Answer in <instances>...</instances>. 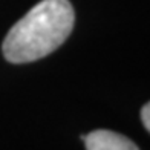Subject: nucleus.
I'll return each mask as SVG.
<instances>
[{"mask_svg":"<svg viewBox=\"0 0 150 150\" xmlns=\"http://www.w3.org/2000/svg\"><path fill=\"white\" fill-rule=\"evenodd\" d=\"M74 23L75 12L69 0H42L6 34L3 55L16 64L43 58L66 42Z\"/></svg>","mask_w":150,"mask_h":150,"instance_id":"f257e3e1","label":"nucleus"},{"mask_svg":"<svg viewBox=\"0 0 150 150\" xmlns=\"http://www.w3.org/2000/svg\"><path fill=\"white\" fill-rule=\"evenodd\" d=\"M141 120H142V124H144V127L150 132V101H149L144 107H142V110H141Z\"/></svg>","mask_w":150,"mask_h":150,"instance_id":"7ed1b4c3","label":"nucleus"},{"mask_svg":"<svg viewBox=\"0 0 150 150\" xmlns=\"http://www.w3.org/2000/svg\"><path fill=\"white\" fill-rule=\"evenodd\" d=\"M81 139L86 142V150H139L133 141L112 130H93Z\"/></svg>","mask_w":150,"mask_h":150,"instance_id":"f03ea898","label":"nucleus"}]
</instances>
